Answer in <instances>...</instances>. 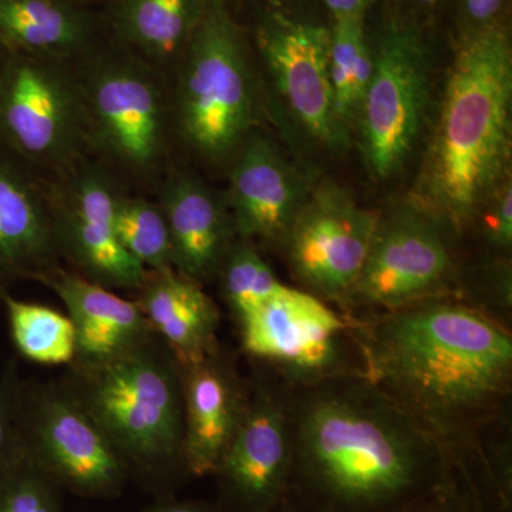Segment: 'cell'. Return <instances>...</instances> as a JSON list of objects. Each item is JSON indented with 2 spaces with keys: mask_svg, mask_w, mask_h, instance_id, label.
Listing matches in <instances>:
<instances>
[{
  "mask_svg": "<svg viewBox=\"0 0 512 512\" xmlns=\"http://www.w3.org/2000/svg\"><path fill=\"white\" fill-rule=\"evenodd\" d=\"M349 318L362 375L450 447L471 497L490 500L488 447L510 430L507 323L458 298Z\"/></svg>",
  "mask_w": 512,
  "mask_h": 512,
  "instance_id": "obj_1",
  "label": "cell"
},
{
  "mask_svg": "<svg viewBox=\"0 0 512 512\" xmlns=\"http://www.w3.org/2000/svg\"><path fill=\"white\" fill-rule=\"evenodd\" d=\"M285 386L288 495L306 511L409 512L434 495L463 494L450 447L362 373Z\"/></svg>",
  "mask_w": 512,
  "mask_h": 512,
  "instance_id": "obj_2",
  "label": "cell"
},
{
  "mask_svg": "<svg viewBox=\"0 0 512 512\" xmlns=\"http://www.w3.org/2000/svg\"><path fill=\"white\" fill-rule=\"evenodd\" d=\"M410 202L461 237L505 178L511 160L512 49L484 26L458 47Z\"/></svg>",
  "mask_w": 512,
  "mask_h": 512,
  "instance_id": "obj_3",
  "label": "cell"
},
{
  "mask_svg": "<svg viewBox=\"0 0 512 512\" xmlns=\"http://www.w3.org/2000/svg\"><path fill=\"white\" fill-rule=\"evenodd\" d=\"M62 382L106 434L130 483L174 495L184 461L183 367L156 333L97 363H72Z\"/></svg>",
  "mask_w": 512,
  "mask_h": 512,
  "instance_id": "obj_4",
  "label": "cell"
},
{
  "mask_svg": "<svg viewBox=\"0 0 512 512\" xmlns=\"http://www.w3.org/2000/svg\"><path fill=\"white\" fill-rule=\"evenodd\" d=\"M74 69L89 157L126 190L156 192L174 164L170 77L111 39Z\"/></svg>",
  "mask_w": 512,
  "mask_h": 512,
  "instance_id": "obj_5",
  "label": "cell"
},
{
  "mask_svg": "<svg viewBox=\"0 0 512 512\" xmlns=\"http://www.w3.org/2000/svg\"><path fill=\"white\" fill-rule=\"evenodd\" d=\"M175 147L207 164L231 161L261 121L264 93L247 39L225 0H208L170 76Z\"/></svg>",
  "mask_w": 512,
  "mask_h": 512,
  "instance_id": "obj_6",
  "label": "cell"
},
{
  "mask_svg": "<svg viewBox=\"0 0 512 512\" xmlns=\"http://www.w3.org/2000/svg\"><path fill=\"white\" fill-rule=\"evenodd\" d=\"M0 148L46 180L89 157L74 63L6 53L0 64Z\"/></svg>",
  "mask_w": 512,
  "mask_h": 512,
  "instance_id": "obj_7",
  "label": "cell"
},
{
  "mask_svg": "<svg viewBox=\"0 0 512 512\" xmlns=\"http://www.w3.org/2000/svg\"><path fill=\"white\" fill-rule=\"evenodd\" d=\"M457 238L446 222L410 201L379 215L362 272L340 303L343 313L375 315L456 298Z\"/></svg>",
  "mask_w": 512,
  "mask_h": 512,
  "instance_id": "obj_8",
  "label": "cell"
},
{
  "mask_svg": "<svg viewBox=\"0 0 512 512\" xmlns=\"http://www.w3.org/2000/svg\"><path fill=\"white\" fill-rule=\"evenodd\" d=\"M237 325L245 355L289 386L362 373L352 320L305 289L285 285Z\"/></svg>",
  "mask_w": 512,
  "mask_h": 512,
  "instance_id": "obj_9",
  "label": "cell"
},
{
  "mask_svg": "<svg viewBox=\"0 0 512 512\" xmlns=\"http://www.w3.org/2000/svg\"><path fill=\"white\" fill-rule=\"evenodd\" d=\"M373 52V72L359 116L367 168L389 180L412 156L426 121L433 79L429 43L416 28L392 20Z\"/></svg>",
  "mask_w": 512,
  "mask_h": 512,
  "instance_id": "obj_10",
  "label": "cell"
},
{
  "mask_svg": "<svg viewBox=\"0 0 512 512\" xmlns=\"http://www.w3.org/2000/svg\"><path fill=\"white\" fill-rule=\"evenodd\" d=\"M20 426L26 453L64 493L114 500L130 483L106 434L62 380H25Z\"/></svg>",
  "mask_w": 512,
  "mask_h": 512,
  "instance_id": "obj_11",
  "label": "cell"
},
{
  "mask_svg": "<svg viewBox=\"0 0 512 512\" xmlns=\"http://www.w3.org/2000/svg\"><path fill=\"white\" fill-rule=\"evenodd\" d=\"M60 259L70 271L110 289L138 291L146 269L121 245L116 210L126 188L92 157L47 180Z\"/></svg>",
  "mask_w": 512,
  "mask_h": 512,
  "instance_id": "obj_12",
  "label": "cell"
},
{
  "mask_svg": "<svg viewBox=\"0 0 512 512\" xmlns=\"http://www.w3.org/2000/svg\"><path fill=\"white\" fill-rule=\"evenodd\" d=\"M255 43L265 73L261 84H268L286 119L319 146L345 147L348 128L339 119L330 83V30L268 12L256 26Z\"/></svg>",
  "mask_w": 512,
  "mask_h": 512,
  "instance_id": "obj_13",
  "label": "cell"
},
{
  "mask_svg": "<svg viewBox=\"0 0 512 512\" xmlns=\"http://www.w3.org/2000/svg\"><path fill=\"white\" fill-rule=\"evenodd\" d=\"M293 448L284 382L249 383L247 410L212 477L221 512H274L291 487Z\"/></svg>",
  "mask_w": 512,
  "mask_h": 512,
  "instance_id": "obj_14",
  "label": "cell"
},
{
  "mask_svg": "<svg viewBox=\"0 0 512 512\" xmlns=\"http://www.w3.org/2000/svg\"><path fill=\"white\" fill-rule=\"evenodd\" d=\"M377 218L339 185L312 190L279 245L305 291L342 303L365 265Z\"/></svg>",
  "mask_w": 512,
  "mask_h": 512,
  "instance_id": "obj_15",
  "label": "cell"
},
{
  "mask_svg": "<svg viewBox=\"0 0 512 512\" xmlns=\"http://www.w3.org/2000/svg\"><path fill=\"white\" fill-rule=\"evenodd\" d=\"M311 192L299 168L258 128L229 161L222 194L238 238L281 245Z\"/></svg>",
  "mask_w": 512,
  "mask_h": 512,
  "instance_id": "obj_16",
  "label": "cell"
},
{
  "mask_svg": "<svg viewBox=\"0 0 512 512\" xmlns=\"http://www.w3.org/2000/svg\"><path fill=\"white\" fill-rule=\"evenodd\" d=\"M156 192L170 232L175 271L201 285L217 279L238 239L224 194L177 164L168 168Z\"/></svg>",
  "mask_w": 512,
  "mask_h": 512,
  "instance_id": "obj_17",
  "label": "cell"
},
{
  "mask_svg": "<svg viewBox=\"0 0 512 512\" xmlns=\"http://www.w3.org/2000/svg\"><path fill=\"white\" fill-rule=\"evenodd\" d=\"M181 367L185 467L190 477L212 476L247 410L249 383L221 345Z\"/></svg>",
  "mask_w": 512,
  "mask_h": 512,
  "instance_id": "obj_18",
  "label": "cell"
},
{
  "mask_svg": "<svg viewBox=\"0 0 512 512\" xmlns=\"http://www.w3.org/2000/svg\"><path fill=\"white\" fill-rule=\"evenodd\" d=\"M60 265L46 178L0 148V296Z\"/></svg>",
  "mask_w": 512,
  "mask_h": 512,
  "instance_id": "obj_19",
  "label": "cell"
},
{
  "mask_svg": "<svg viewBox=\"0 0 512 512\" xmlns=\"http://www.w3.org/2000/svg\"><path fill=\"white\" fill-rule=\"evenodd\" d=\"M59 296L76 330L73 363H97L121 355L153 335L137 301L60 265L39 279Z\"/></svg>",
  "mask_w": 512,
  "mask_h": 512,
  "instance_id": "obj_20",
  "label": "cell"
},
{
  "mask_svg": "<svg viewBox=\"0 0 512 512\" xmlns=\"http://www.w3.org/2000/svg\"><path fill=\"white\" fill-rule=\"evenodd\" d=\"M110 39L106 18L70 0H0V49L76 63Z\"/></svg>",
  "mask_w": 512,
  "mask_h": 512,
  "instance_id": "obj_21",
  "label": "cell"
},
{
  "mask_svg": "<svg viewBox=\"0 0 512 512\" xmlns=\"http://www.w3.org/2000/svg\"><path fill=\"white\" fill-rule=\"evenodd\" d=\"M137 292L136 301L151 329L181 366L204 359L220 345V309L200 282L175 269L147 271Z\"/></svg>",
  "mask_w": 512,
  "mask_h": 512,
  "instance_id": "obj_22",
  "label": "cell"
},
{
  "mask_svg": "<svg viewBox=\"0 0 512 512\" xmlns=\"http://www.w3.org/2000/svg\"><path fill=\"white\" fill-rule=\"evenodd\" d=\"M208 0H110V39L168 77L187 49Z\"/></svg>",
  "mask_w": 512,
  "mask_h": 512,
  "instance_id": "obj_23",
  "label": "cell"
},
{
  "mask_svg": "<svg viewBox=\"0 0 512 512\" xmlns=\"http://www.w3.org/2000/svg\"><path fill=\"white\" fill-rule=\"evenodd\" d=\"M8 316L10 338L20 356L42 366H70L76 359V330L66 313L42 303L0 296Z\"/></svg>",
  "mask_w": 512,
  "mask_h": 512,
  "instance_id": "obj_24",
  "label": "cell"
},
{
  "mask_svg": "<svg viewBox=\"0 0 512 512\" xmlns=\"http://www.w3.org/2000/svg\"><path fill=\"white\" fill-rule=\"evenodd\" d=\"M373 72L363 20H339L330 30L329 74L336 111L343 126L359 113Z\"/></svg>",
  "mask_w": 512,
  "mask_h": 512,
  "instance_id": "obj_25",
  "label": "cell"
},
{
  "mask_svg": "<svg viewBox=\"0 0 512 512\" xmlns=\"http://www.w3.org/2000/svg\"><path fill=\"white\" fill-rule=\"evenodd\" d=\"M116 225L121 245L146 271L174 269L170 232L157 200L123 190L117 202Z\"/></svg>",
  "mask_w": 512,
  "mask_h": 512,
  "instance_id": "obj_26",
  "label": "cell"
},
{
  "mask_svg": "<svg viewBox=\"0 0 512 512\" xmlns=\"http://www.w3.org/2000/svg\"><path fill=\"white\" fill-rule=\"evenodd\" d=\"M217 279H220L222 298L237 323L262 308L285 286L254 242L241 238L232 245Z\"/></svg>",
  "mask_w": 512,
  "mask_h": 512,
  "instance_id": "obj_27",
  "label": "cell"
},
{
  "mask_svg": "<svg viewBox=\"0 0 512 512\" xmlns=\"http://www.w3.org/2000/svg\"><path fill=\"white\" fill-rule=\"evenodd\" d=\"M63 494V488L25 453L0 477V512H62Z\"/></svg>",
  "mask_w": 512,
  "mask_h": 512,
  "instance_id": "obj_28",
  "label": "cell"
},
{
  "mask_svg": "<svg viewBox=\"0 0 512 512\" xmlns=\"http://www.w3.org/2000/svg\"><path fill=\"white\" fill-rule=\"evenodd\" d=\"M23 386L18 363L8 360L0 375V477L26 453L20 426Z\"/></svg>",
  "mask_w": 512,
  "mask_h": 512,
  "instance_id": "obj_29",
  "label": "cell"
},
{
  "mask_svg": "<svg viewBox=\"0 0 512 512\" xmlns=\"http://www.w3.org/2000/svg\"><path fill=\"white\" fill-rule=\"evenodd\" d=\"M477 221L481 222V237L495 252L511 251L512 247V184L507 177L493 191L478 212Z\"/></svg>",
  "mask_w": 512,
  "mask_h": 512,
  "instance_id": "obj_30",
  "label": "cell"
},
{
  "mask_svg": "<svg viewBox=\"0 0 512 512\" xmlns=\"http://www.w3.org/2000/svg\"><path fill=\"white\" fill-rule=\"evenodd\" d=\"M409 512H478L460 491L451 490L434 495Z\"/></svg>",
  "mask_w": 512,
  "mask_h": 512,
  "instance_id": "obj_31",
  "label": "cell"
},
{
  "mask_svg": "<svg viewBox=\"0 0 512 512\" xmlns=\"http://www.w3.org/2000/svg\"><path fill=\"white\" fill-rule=\"evenodd\" d=\"M143 512H221L215 501L178 500L174 495L156 497Z\"/></svg>",
  "mask_w": 512,
  "mask_h": 512,
  "instance_id": "obj_32",
  "label": "cell"
},
{
  "mask_svg": "<svg viewBox=\"0 0 512 512\" xmlns=\"http://www.w3.org/2000/svg\"><path fill=\"white\" fill-rule=\"evenodd\" d=\"M335 22L339 20H363L370 0H323Z\"/></svg>",
  "mask_w": 512,
  "mask_h": 512,
  "instance_id": "obj_33",
  "label": "cell"
},
{
  "mask_svg": "<svg viewBox=\"0 0 512 512\" xmlns=\"http://www.w3.org/2000/svg\"><path fill=\"white\" fill-rule=\"evenodd\" d=\"M463 3L470 19L488 26L503 9L504 0H463Z\"/></svg>",
  "mask_w": 512,
  "mask_h": 512,
  "instance_id": "obj_34",
  "label": "cell"
},
{
  "mask_svg": "<svg viewBox=\"0 0 512 512\" xmlns=\"http://www.w3.org/2000/svg\"><path fill=\"white\" fill-rule=\"evenodd\" d=\"M274 512H308L305 508L302 507L301 504L296 503L295 500L288 495L284 501H282L281 505Z\"/></svg>",
  "mask_w": 512,
  "mask_h": 512,
  "instance_id": "obj_35",
  "label": "cell"
},
{
  "mask_svg": "<svg viewBox=\"0 0 512 512\" xmlns=\"http://www.w3.org/2000/svg\"><path fill=\"white\" fill-rule=\"evenodd\" d=\"M70 2L79 3V5L90 6L94 8V5L101 2V0H70Z\"/></svg>",
  "mask_w": 512,
  "mask_h": 512,
  "instance_id": "obj_36",
  "label": "cell"
},
{
  "mask_svg": "<svg viewBox=\"0 0 512 512\" xmlns=\"http://www.w3.org/2000/svg\"><path fill=\"white\" fill-rule=\"evenodd\" d=\"M417 2L420 3V5H423V6H434L436 5L437 3V0H417Z\"/></svg>",
  "mask_w": 512,
  "mask_h": 512,
  "instance_id": "obj_37",
  "label": "cell"
},
{
  "mask_svg": "<svg viewBox=\"0 0 512 512\" xmlns=\"http://www.w3.org/2000/svg\"><path fill=\"white\" fill-rule=\"evenodd\" d=\"M5 55H6V53H5V52H3V50H2V49H0V64H2L3 59H5Z\"/></svg>",
  "mask_w": 512,
  "mask_h": 512,
  "instance_id": "obj_38",
  "label": "cell"
}]
</instances>
